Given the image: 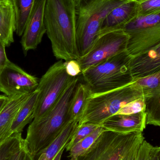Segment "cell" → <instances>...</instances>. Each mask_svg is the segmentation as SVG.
Wrapping results in <instances>:
<instances>
[{"mask_svg":"<svg viewBox=\"0 0 160 160\" xmlns=\"http://www.w3.org/2000/svg\"><path fill=\"white\" fill-rule=\"evenodd\" d=\"M36 0H11L15 14V32L22 36Z\"/></svg>","mask_w":160,"mask_h":160,"instance_id":"ffe728a7","label":"cell"},{"mask_svg":"<svg viewBox=\"0 0 160 160\" xmlns=\"http://www.w3.org/2000/svg\"><path fill=\"white\" fill-rule=\"evenodd\" d=\"M80 77H76L66 88L53 107L28 127L25 145L36 160L39 153L51 143L71 120L70 109Z\"/></svg>","mask_w":160,"mask_h":160,"instance_id":"7a4b0ae2","label":"cell"},{"mask_svg":"<svg viewBox=\"0 0 160 160\" xmlns=\"http://www.w3.org/2000/svg\"><path fill=\"white\" fill-rule=\"evenodd\" d=\"M74 78L68 75L62 60L54 63L48 69L39 81L36 89L38 94L34 120L43 116L53 107Z\"/></svg>","mask_w":160,"mask_h":160,"instance_id":"52a82bcc","label":"cell"},{"mask_svg":"<svg viewBox=\"0 0 160 160\" xmlns=\"http://www.w3.org/2000/svg\"><path fill=\"white\" fill-rule=\"evenodd\" d=\"M143 93L144 97L152 95L160 91V72L134 81Z\"/></svg>","mask_w":160,"mask_h":160,"instance_id":"cb8c5ba5","label":"cell"},{"mask_svg":"<svg viewBox=\"0 0 160 160\" xmlns=\"http://www.w3.org/2000/svg\"><path fill=\"white\" fill-rule=\"evenodd\" d=\"M137 17L136 2L135 0H132L115 8L108 15L102 23L98 36L112 31L124 30Z\"/></svg>","mask_w":160,"mask_h":160,"instance_id":"5bb4252c","label":"cell"},{"mask_svg":"<svg viewBox=\"0 0 160 160\" xmlns=\"http://www.w3.org/2000/svg\"><path fill=\"white\" fill-rule=\"evenodd\" d=\"M103 129L101 126H99L92 133L72 147L69 151L70 159L76 160L78 157L85 153L95 142Z\"/></svg>","mask_w":160,"mask_h":160,"instance_id":"603a6c76","label":"cell"},{"mask_svg":"<svg viewBox=\"0 0 160 160\" xmlns=\"http://www.w3.org/2000/svg\"><path fill=\"white\" fill-rule=\"evenodd\" d=\"M6 46L0 42V73L8 61L5 51Z\"/></svg>","mask_w":160,"mask_h":160,"instance_id":"4dcf8cb0","label":"cell"},{"mask_svg":"<svg viewBox=\"0 0 160 160\" xmlns=\"http://www.w3.org/2000/svg\"><path fill=\"white\" fill-rule=\"evenodd\" d=\"M130 68L134 81L160 72V44L132 57Z\"/></svg>","mask_w":160,"mask_h":160,"instance_id":"7c38bea8","label":"cell"},{"mask_svg":"<svg viewBox=\"0 0 160 160\" xmlns=\"http://www.w3.org/2000/svg\"><path fill=\"white\" fill-rule=\"evenodd\" d=\"M135 1L137 17H144L160 11V0H135Z\"/></svg>","mask_w":160,"mask_h":160,"instance_id":"484cf974","label":"cell"},{"mask_svg":"<svg viewBox=\"0 0 160 160\" xmlns=\"http://www.w3.org/2000/svg\"><path fill=\"white\" fill-rule=\"evenodd\" d=\"M8 98L5 95H0V111L5 105L8 100Z\"/></svg>","mask_w":160,"mask_h":160,"instance_id":"d6a6232c","label":"cell"},{"mask_svg":"<svg viewBox=\"0 0 160 160\" xmlns=\"http://www.w3.org/2000/svg\"><path fill=\"white\" fill-rule=\"evenodd\" d=\"M91 94L88 86L85 83H78L73 95L70 109V118L71 121H80L84 112L85 106Z\"/></svg>","mask_w":160,"mask_h":160,"instance_id":"d6986e66","label":"cell"},{"mask_svg":"<svg viewBox=\"0 0 160 160\" xmlns=\"http://www.w3.org/2000/svg\"><path fill=\"white\" fill-rule=\"evenodd\" d=\"M153 148L154 146L145 139L138 148L135 160H152Z\"/></svg>","mask_w":160,"mask_h":160,"instance_id":"83f0119b","label":"cell"},{"mask_svg":"<svg viewBox=\"0 0 160 160\" xmlns=\"http://www.w3.org/2000/svg\"><path fill=\"white\" fill-rule=\"evenodd\" d=\"M44 21L55 58L65 62L78 60L74 0H46Z\"/></svg>","mask_w":160,"mask_h":160,"instance_id":"6da1fadb","label":"cell"},{"mask_svg":"<svg viewBox=\"0 0 160 160\" xmlns=\"http://www.w3.org/2000/svg\"><path fill=\"white\" fill-rule=\"evenodd\" d=\"M65 147H64V148H62V149L58 152V154L55 156V157H54V158L53 160H61L63 152H64V150H65Z\"/></svg>","mask_w":160,"mask_h":160,"instance_id":"836d02e7","label":"cell"},{"mask_svg":"<svg viewBox=\"0 0 160 160\" xmlns=\"http://www.w3.org/2000/svg\"><path fill=\"white\" fill-rule=\"evenodd\" d=\"M66 71L69 76L72 78L82 75V71L77 60H71L65 62Z\"/></svg>","mask_w":160,"mask_h":160,"instance_id":"f1b7e54d","label":"cell"},{"mask_svg":"<svg viewBox=\"0 0 160 160\" xmlns=\"http://www.w3.org/2000/svg\"><path fill=\"white\" fill-rule=\"evenodd\" d=\"M132 0H74L76 41L79 58L90 51L106 17L115 8Z\"/></svg>","mask_w":160,"mask_h":160,"instance_id":"3957f363","label":"cell"},{"mask_svg":"<svg viewBox=\"0 0 160 160\" xmlns=\"http://www.w3.org/2000/svg\"><path fill=\"white\" fill-rule=\"evenodd\" d=\"M131 57L126 50L83 71V78L90 89L91 96L109 92L133 82L130 68Z\"/></svg>","mask_w":160,"mask_h":160,"instance_id":"277c9868","label":"cell"},{"mask_svg":"<svg viewBox=\"0 0 160 160\" xmlns=\"http://www.w3.org/2000/svg\"><path fill=\"white\" fill-rule=\"evenodd\" d=\"M101 126L107 130L120 133L143 132L146 128V114L145 112L133 114H116L104 120Z\"/></svg>","mask_w":160,"mask_h":160,"instance_id":"4fadbf2b","label":"cell"},{"mask_svg":"<svg viewBox=\"0 0 160 160\" xmlns=\"http://www.w3.org/2000/svg\"><path fill=\"white\" fill-rule=\"evenodd\" d=\"M39 81L8 60L0 73V91L8 97L30 94L35 91Z\"/></svg>","mask_w":160,"mask_h":160,"instance_id":"30bf717a","label":"cell"},{"mask_svg":"<svg viewBox=\"0 0 160 160\" xmlns=\"http://www.w3.org/2000/svg\"><path fill=\"white\" fill-rule=\"evenodd\" d=\"M69 160H71V159H70Z\"/></svg>","mask_w":160,"mask_h":160,"instance_id":"d590c367","label":"cell"},{"mask_svg":"<svg viewBox=\"0 0 160 160\" xmlns=\"http://www.w3.org/2000/svg\"><path fill=\"white\" fill-rule=\"evenodd\" d=\"M136 154H135V156H134V157H133V158H132L131 159V160H135V157H136Z\"/></svg>","mask_w":160,"mask_h":160,"instance_id":"e575fe53","label":"cell"},{"mask_svg":"<svg viewBox=\"0 0 160 160\" xmlns=\"http://www.w3.org/2000/svg\"><path fill=\"white\" fill-rule=\"evenodd\" d=\"M143 97L142 90L134 82L117 89L91 96L79 126L86 124L101 126L104 120L116 114L123 106Z\"/></svg>","mask_w":160,"mask_h":160,"instance_id":"8992f818","label":"cell"},{"mask_svg":"<svg viewBox=\"0 0 160 160\" xmlns=\"http://www.w3.org/2000/svg\"><path fill=\"white\" fill-rule=\"evenodd\" d=\"M38 92H33L16 114L10 128V133H22L25 126L34 119Z\"/></svg>","mask_w":160,"mask_h":160,"instance_id":"ac0fdd59","label":"cell"},{"mask_svg":"<svg viewBox=\"0 0 160 160\" xmlns=\"http://www.w3.org/2000/svg\"><path fill=\"white\" fill-rule=\"evenodd\" d=\"M144 140L142 132L103 129L91 147L76 160H131Z\"/></svg>","mask_w":160,"mask_h":160,"instance_id":"5b68a950","label":"cell"},{"mask_svg":"<svg viewBox=\"0 0 160 160\" xmlns=\"http://www.w3.org/2000/svg\"><path fill=\"white\" fill-rule=\"evenodd\" d=\"M32 93L8 97L7 102L0 111V143L12 135L10 128L14 118Z\"/></svg>","mask_w":160,"mask_h":160,"instance_id":"9a60e30c","label":"cell"},{"mask_svg":"<svg viewBox=\"0 0 160 160\" xmlns=\"http://www.w3.org/2000/svg\"><path fill=\"white\" fill-rule=\"evenodd\" d=\"M147 125L160 126V91L144 97Z\"/></svg>","mask_w":160,"mask_h":160,"instance_id":"44dd1931","label":"cell"},{"mask_svg":"<svg viewBox=\"0 0 160 160\" xmlns=\"http://www.w3.org/2000/svg\"><path fill=\"white\" fill-rule=\"evenodd\" d=\"M79 127L78 121H71L67 125L56 139L41 151L36 160H53L66 145Z\"/></svg>","mask_w":160,"mask_h":160,"instance_id":"e0dca14e","label":"cell"},{"mask_svg":"<svg viewBox=\"0 0 160 160\" xmlns=\"http://www.w3.org/2000/svg\"><path fill=\"white\" fill-rule=\"evenodd\" d=\"M11 160H36L30 153L25 144L12 158Z\"/></svg>","mask_w":160,"mask_h":160,"instance_id":"f546056e","label":"cell"},{"mask_svg":"<svg viewBox=\"0 0 160 160\" xmlns=\"http://www.w3.org/2000/svg\"><path fill=\"white\" fill-rule=\"evenodd\" d=\"M15 14L11 0H0V42L6 47L14 42Z\"/></svg>","mask_w":160,"mask_h":160,"instance_id":"2e32d148","label":"cell"},{"mask_svg":"<svg viewBox=\"0 0 160 160\" xmlns=\"http://www.w3.org/2000/svg\"><path fill=\"white\" fill-rule=\"evenodd\" d=\"M46 0H36L22 36L21 44L25 54L37 48L46 32L44 17Z\"/></svg>","mask_w":160,"mask_h":160,"instance_id":"8fae6325","label":"cell"},{"mask_svg":"<svg viewBox=\"0 0 160 160\" xmlns=\"http://www.w3.org/2000/svg\"><path fill=\"white\" fill-rule=\"evenodd\" d=\"M98 125L86 124L79 126L66 146L65 149L69 151L70 148L91 134L99 127Z\"/></svg>","mask_w":160,"mask_h":160,"instance_id":"d4e9b609","label":"cell"},{"mask_svg":"<svg viewBox=\"0 0 160 160\" xmlns=\"http://www.w3.org/2000/svg\"><path fill=\"white\" fill-rule=\"evenodd\" d=\"M160 148L159 147H154L152 153V160H160Z\"/></svg>","mask_w":160,"mask_h":160,"instance_id":"1f68e13d","label":"cell"},{"mask_svg":"<svg viewBox=\"0 0 160 160\" xmlns=\"http://www.w3.org/2000/svg\"><path fill=\"white\" fill-rule=\"evenodd\" d=\"M129 37L124 30L98 36L90 51L78 59L82 71L100 63L126 49Z\"/></svg>","mask_w":160,"mask_h":160,"instance_id":"9c48e42d","label":"cell"},{"mask_svg":"<svg viewBox=\"0 0 160 160\" xmlns=\"http://www.w3.org/2000/svg\"><path fill=\"white\" fill-rule=\"evenodd\" d=\"M124 31L129 37L126 51L131 57L160 45V11L137 17L125 27Z\"/></svg>","mask_w":160,"mask_h":160,"instance_id":"ba28073f","label":"cell"},{"mask_svg":"<svg viewBox=\"0 0 160 160\" xmlns=\"http://www.w3.org/2000/svg\"><path fill=\"white\" fill-rule=\"evenodd\" d=\"M145 103L144 97L132 101L121 108L116 114H133L145 112Z\"/></svg>","mask_w":160,"mask_h":160,"instance_id":"4316f807","label":"cell"},{"mask_svg":"<svg viewBox=\"0 0 160 160\" xmlns=\"http://www.w3.org/2000/svg\"><path fill=\"white\" fill-rule=\"evenodd\" d=\"M22 133H14L0 143V160H11L24 145Z\"/></svg>","mask_w":160,"mask_h":160,"instance_id":"7402d4cb","label":"cell"}]
</instances>
